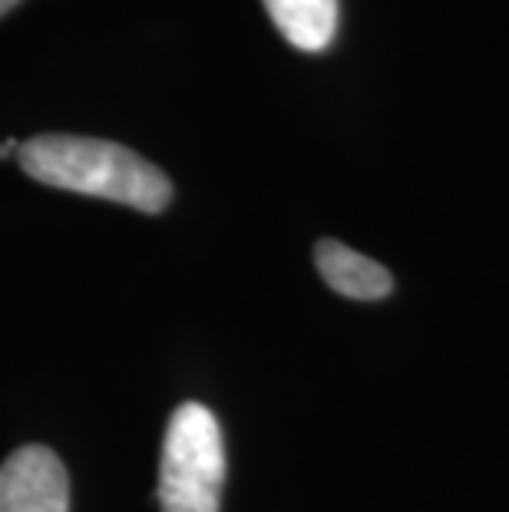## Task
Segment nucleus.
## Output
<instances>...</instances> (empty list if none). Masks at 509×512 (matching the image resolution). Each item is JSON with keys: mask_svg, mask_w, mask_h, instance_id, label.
Returning a JSON list of instances; mask_svg holds the SVG:
<instances>
[{"mask_svg": "<svg viewBox=\"0 0 509 512\" xmlns=\"http://www.w3.org/2000/svg\"><path fill=\"white\" fill-rule=\"evenodd\" d=\"M314 265H318L321 278L344 298L377 301L394 291L391 271L381 261L357 255L354 248L334 242V238H324V242L314 245Z\"/></svg>", "mask_w": 509, "mask_h": 512, "instance_id": "4", "label": "nucleus"}, {"mask_svg": "<svg viewBox=\"0 0 509 512\" xmlns=\"http://www.w3.org/2000/svg\"><path fill=\"white\" fill-rule=\"evenodd\" d=\"M14 152H20V143H17V139H7V143H0V159L14 156Z\"/></svg>", "mask_w": 509, "mask_h": 512, "instance_id": "6", "label": "nucleus"}, {"mask_svg": "<svg viewBox=\"0 0 509 512\" xmlns=\"http://www.w3.org/2000/svg\"><path fill=\"white\" fill-rule=\"evenodd\" d=\"M27 176L53 189L110 199L156 215L172 202V182L133 149L90 136H34L17 152Z\"/></svg>", "mask_w": 509, "mask_h": 512, "instance_id": "1", "label": "nucleus"}, {"mask_svg": "<svg viewBox=\"0 0 509 512\" xmlns=\"http://www.w3.org/2000/svg\"><path fill=\"white\" fill-rule=\"evenodd\" d=\"M225 486V443L215 413L182 403L172 413L159 463L162 512H219Z\"/></svg>", "mask_w": 509, "mask_h": 512, "instance_id": "2", "label": "nucleus"}, {"mask_svg": "<svg viewBox=\"0 0 509 512\" xmlns=\"http://www.w3.org/2000/svg\"><path fill=\"white\" fill-rule=\"evenodd\" d=\"M265 10L281 37L305 53L328 50L338 34V0H265Z\"/></svg>", "mask_w": 509, "mask_h": 512, "instance_id": "5", "label": "nucleus"}, {"mask_svg": "<svg viewBox=\"0 0 509 512\" xmlns=\"http://www.w3.org/2000/svg\"><path fill=\"white\" fill-rule=\"evenodd\" d=\"M0 512H70V479L47 446H20L0 466Z\"/></svg>", "mask_w": 509, "mask_h": 512, "instance_id": "3", "label": "nucleus"}, {"mask_svg": "<svg viewBox=\"0 0 509 512\" xmlns=\"http://www.w3.org/2000/svg\"><path fill=\"white\" fill-rule=\"evenodd\" d=\"M14 4H17V0H0V17H4V14H7V10H10V7H14Z\"/></svg>", "mask_w": 509, "mask_h": 512, "instance_id": "7", "label": "nucleus"}]
</instances>
